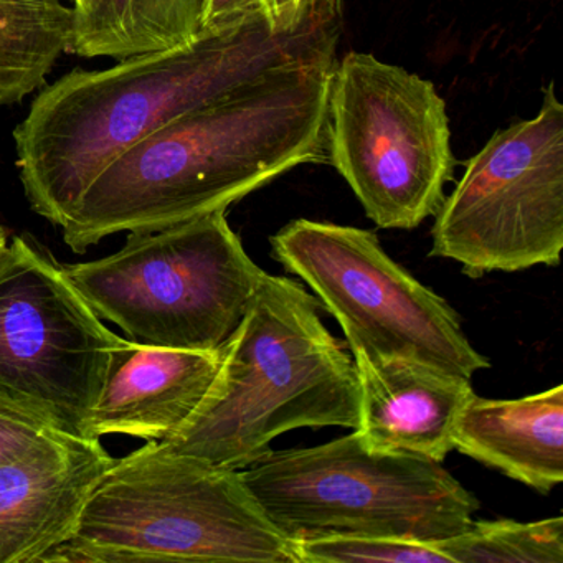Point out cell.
<instances>
[{"instance_id":"cell-6","label":"cell","mask_w":563,"mask_h":563,"mask_svg":"<svg viewBox=\"0 0 563 563\" xmlns=\"http://www.w3.org/2000/svg\"><path fill=\"white\" fill-rule=\"evenodd\" d=\"M64 269L95 314L130 341L189 351H220L265 275L223 210L130 232L120 252Z\"/></svg>"},{"instance_id":"cell-3","label":"cell","mask_w":563,"mask_h":563,"mask_svg":"<svg viewBox=\"0 0 563 563\" xmlns=\"http://www.w3.org/2000/svg\"><path fill=\"white\" fill-rule=\"evenodd\" d=\"M319 309L321 302L296 279L265 273L245 318L220 349L206 397L161 446L243 470L288 431L357 430V368Z\"/></svg>"},{"instance_id":"cell-15","label":"cell","mask_w":563,"mask_h":563,"mask_svg":"<svg viewBox=\"0 0 563 563\" xmlns=\"http://www.w3.org/2000/svg\"><path fill=\"white\" fill-rule=\"evenodd\" d=\"M203 0H77L70 54L126 60L199 35Z\"/></svg>"},{"instance_id":"cell-8","label":"cell","mask_w":563,"mask_h":563,"mask_svg":"<svg viewBox=\"0 0 563 563\" xmlns=\"http://www.w3.org/2000/svg\"><path fill=\"white\" fill-rule=\"evenodd\" d=\"M120 335L64 266L15 236L0 250V411L91 438V418Z\"/></svg>"},{"instance_id":"cell-5","label":"cell","mask_w":563,"mask_h":563,"mask_svg":"<svg viewBox=\"0 0 563 563\" xmlns=\"http://www.w3.org/2000/svg\"><path fill=\"white\" fill-rule=\"evenodd\" d=\"M240 473L292 543L329 537L438 542L464 532L479 509L438 461L371 450L355 430L319 446L268 451Z\"/></svg>"},{"instance_id":"cell-18","label":"cell","mask_w":563,"mask_h":563,"mask_svg":"<svg viewBox=\"0 0 563 563\" xmlns=\"http://www.w3.org/2000/svg\"><path fill=\"white\" fill-rule=\"evenodd\" d=\"M292 545L298 563H450L437 542L384 537H329Z\"/></svg>"},{"instance_id":"cell-10","label":"cell","mask_w":563,"mask_h":563,"mask_svg":"<svg viewBox=\"0 0 563 563\" xmlns=\"http://www.w3.org/2000/svg\"><path fill=\"white\" fill-rule=\"evenodd\" d=\"M431 256L471 278L556 266L563 249V104L550 81L539 114L496 131L434 216Z\"/></svg>"},{"instance_id":"cell-12","label":"cell","mask_w":563,"mask_h":563,"mask_svg":"<svg viewBox=\"0 0 563 563\" xmlns=\"http://www.w3.org/2000/svg\"><path fill=\"white\" fill-rule=\"evenodd\" d=\"M220 351L157 347L121 339L91 418V438L163 441L192 417L216 378Z\"/></svg>"},{"instance_id":"cell-17","label":"cell","mask_w":563,"mask_h":563,"mask_svg":"<svg viewBox=\"0 0 563 563\" xmlns=\"http://www.w3.org/2000/svg\"><path fill=\"white\" fill-rule=\"evenodd\" d=\"M437 545L450 563H563V519L473 522Z\"/></svg>"},{"instance_id":"cell-20","label":"cell","mask_w":563,"mask_h":563,"mask_svg":"<svg viewBox=\"0 0 563 563\" xmlns=\"http://www.w3.org/2000/svg\"><path fill=\"white\" fill-rule=\"evenodd\" d=\"M263 0H203L200 32H217L263 14Z\"/></svg>"},{"instance_id":"cell-4","label":"cell","mask_w":563,"mask_h":563,"mask_svg":"<svg viewBox=\"0 0 563 563\" xmlns=\"http://www.w3.org/2000/svg\"><path fill=\"white\" fill-rule=\"evenodd\" d=\"M298 563L240 470L159 441L113 460L45 563Z\"/></svg>"},{"instance_id":"cell-16","label":"cell","mask_w":563,"mask_h":563,"mask_svg":"<svg viewBox=\"0 0 563 563\" xmlns=\"http://www.w3.org/2000/svg\"><path fill=\"white\" fill-rule=\"evenodd\" d=\"M74 8L62 0H0V108L45 87L70 54Z\"/></svg>"},{"instance_id":"cell-14","label":"cell","mask_w":563,"mask_h":563,"mask_svg":"<svg viewBox=\"0 0 563 563\" xmlns=\"http://www.w3.org/2000/svg\"><path fill=\"white\" fill-rule=\"evenodd\" d=\"M454 450L549 494L563 481V387L516 400L474 395L453 434Z\"/></svg>"},{"instance_id":"cell-2","label":"cell","mask_w":563,"mask_h":563,"mask_svg":"<svg viewBox=\"0 0 563 563\" xmlns=\"http://www.w3.org/2000/svg\"><path fill=\"white\" fill-rule=\"evenodd\" d=\"M338 58L268 71L124 151L60 227L64 242L81 255L117 233L157 232L227 212L295 167L329 164Z\"/></svg>"},{"instance_id":"cell-21","label":"cell","mask_w":563,"mask_h":563,"mask_svg":"<svg viewBox=\"0 0 563 563\" xmlns=\"http://www.w3.org/2000/svg\"><path fill=\"white\" fill-rule=\"evenodd\" d=\"M316 0H263L262 12L275 34L296 31L311 14Z\"/></svg>"},{"instance_id":"cell-19","label":"cell","mask_w":563,"mask_h":563,"mask_svg":"<svg viewBox=\"0 0 563 563\" xmlns=\"http://www.w3.org/2000/svg\"><path fill=\"white\" fill-rule=\"evenodd\" d=\"M71 441L75 438L55 433L24 418L0 411V464L55 450Z\"/></svg>"},{"instance_id":"cell-11","label":"cell","mask_w":563,"mask_h":563,"mask_svg":"<svg viewBox=\"0 0 563 563\" xmlns=\"http://www.w3.org/2000/svg\"><path fill=\"white\" fill-rule=\"evenodd\" d=\"M113 460L101 440H75L0 464V563L47 562Z\"/></svg>"},{"instance_id":"cell-1","label":"cell","mask_w":563,"mask_h":563,"mask_svg":"<svg viewBox=\"0 0 563 563\" xmlns=\"http://www.w3.org/2000/svg\"><path fill=\"white\" fill-rule=\"evenodd\" d=\"M341 0H316L296 31L275 34L246 19L107 70H71L45 85L14 130L25 199L62 227L85 190L118 156L180 114L295 64L338 58Z\"/></svg>"},{"instance_id":"cell-22","label":"cell","mask_w":563,"mask_h":563,"mask_svg":"<svg viewBox=\"0 0 563 563\" xmlns=\"http://www.w3.org/2000/svg\"><path fill=\"white\" fill-rule=\"evenodd\" d=\"M5 243H8V235H5V230L0 227V250L4 249Z\"/></svg>"},{"instance_id":"cell-7","label":"cell","mask_w":563,"mask_h":563,"mask_svg":"<svg viewBox=\"0 0 563 563\" xmlns=\"http://www.w3.org/2000/svg\"><path fill=\"white\" fill-rule=\"evenodd\" d=\"M329 164L380 229L437 216L453 179L446 103L431 81L349 52L329 88Z\"/></svg>"},{"instance_id":"cell-13","label":"cell","mask_w":563,"mask_h":563,"mask_svg":"<svg viewBox=\"0 0 563 563\" xmlns=\"http://www.w3.org/2000/svg\"><path fill=\"white\" fill-rule=\"evenodd\" d=\"M361 385L357 433L375 451H405L443 463L474 397L470 378L405 358L352 355Z\"/></svg>"},{"instance_id":"cell-23","label":"cell","mask_w":563,"mask_h":563,"mask_svg":"<svg viewBox=\"0 0 563 563\" xmlns=\"http://www.w3.org/2000/svg\"><path fill=\"white\" fill-rule=\"evenodd\" d=\"M71 2H77V0H71Z\"/></svg>"},{"instance_id":"cell-9","label":"cell","mask_w":563,"mask_h":563,"mask_svg":"<svg viewBox=\"0 0 563 563\" xmlns=\"http://www.w3.org/2000/svg\"><path fill=\"white\" fill-rule=\"evenodd\" d=\"M269 242L275 258L334 316L352 355L423 362L470 380L489 368L456 311L395 263L368 230L299 219Z\"/></svg>"}]
</instances>
